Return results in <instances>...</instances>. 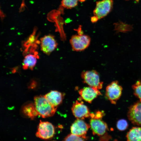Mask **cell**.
I'll list each match as a JSON object with an SVG mask.
<instances>
[{
	"label": "cell",
	"instance_id": "6da1fadb",
	"mask_svg": "<svg viewBox=\"0 0 141 141\" xmlns=\"http://www.w3.org/2000/svg\"><path fill=\"white\" fill-rule=\"evenodd\" d=\"M34 105L38 115L42 118L50 117L54 115L57 107L52 106L44 96H36L34 98Z\"/></svg>",
	"mask_w": 141,
	"mask_h": 141
},
{
	"label": "cell",
	"instance_id": "7a4b0ae2",
	"mask_svg": "<svg viewBox=\"0 0 141 141\" xmlns=\"http://www.w3.org/2000/svg\"><path fill=\"white\" fill-rule=\"evenodd\" d=\"M81 77L84 82L90 87L99 90L102 88L103 82L100 81L98 73L92 70L83 71Z\"/></svg>",
	"mask_w": 141,
	"mask_h": 141
},
{
	"label": "cell",
	"instance_id": "3957f363",
	"mask_svg": "<svg viewBox=\"0 0 141 141\" xmlns=\"http://www.w3.org/2000/svg\"><path fill=\"white\" fill-rule=\"evenodd\" d=\"M90 41L89 36L83 34L73 35L70 40L72 49L76 51H82L86 49L89 45Z\"/></svg>",
	"mask_w": 141,
	"mask_h": 141
},
{
	"label": "cell",
	"instance_id": "277c9868",
	"mask_svg": "<svg viewBox=\"0 0 141 141\" xmlns=\"http://www.w3.org/2000/svg\"><path fill=\"white\" fill-rule=\"evenodd\" d=\"M122 90L118 81H114L106 87L105 95L112 104H115L121 95Z\"/></svg>",
	"mask_w": 141,
	"mask_h": 141
},
{
	"label": "cell",
	"instance_id": "5b68a950",
	"mask_svg": "<svg viewBox=\"0 0 141 141\" xmlns=\"http://www.w3.org/2000/svg\"><path fill=\"white\" fill-rule=\"evenodd\" d=\"M113 4V0H102L97 2L93 11L94 15L99 20L104 17L111 11Z\"/></svg>",
	"mask_w": 141,
	"mask_h": 141
},
{
	"label": "cell",
	"instance_id": "8992f818",
	"mask_svg": "<svg viewBox=\"0 0 141 141\" xmlns=\"http://www.w3.org/2000/svg\"><path fill=\"white\" fill-rule=\"evenodd\" d=\"M55 133V128L51 123L40 120L36 135L37 137L44 139L52 138Z\"/></svg>",
	"mask_w": 141,
	"mask_h": 141
},
{
	"label": "cell",
	"instance_id": "52a82bcc",
	"mask_svg": "<svg viewBox=\"0 0 141 141\" xmlns=\"http://www.w3.org/2000/svg\"><path fill=\"white\" fill-rule=\"evenodd\" d=\"M127 117L133 124L141 126V101H137L130 107Z\"/></svg>",
	"mask_w": 141,
	"mask_h": 141
},
{
	"label": "cell",
	"instance_id": "ba28073f",
	"mask_svg": "<svg viewBox=\"0 0 141 141\" xmlns=\"http://www.w3.org/2000/svg\"><path fill=\"white\" fill-rule=\"evenodd\" d=\"M40 40L41 50L47 55H50L57 45L54 37L51 35L45 36L40 38Z\"/></svg>",
	"mask_w": 141,
	"mask_h": 141
},
{
	"label": "cell",
	"instance_id": "9c48e42d",
	"mask_svg": "<svg viewBox=\"0 0 141 141\" xmlns=\"http://www.w3.org/2000/svg\"><path fill=\"white\" fill-rule=\"evenodd\" d=\"M71 109L77 119H84L90 116L91 113L88 108L82 101H76L73 103Z\"/></svg>",
	"mask_w": 141,
	"mask_h": 141
},
{
	"label": "cell",
	"instance_id": "30bf717a",
	"mask_svg": "<svg viewBox=\"0 0 141 141\" xmlns=\"http://www.w3.org/2000/svg\"><path fill=\"white\" fill-rule=\"evenodd\" d=\"M90 127V125L82 119H77L71 126L70 130L72 133L87 139L86 134Z\"/></svg>",
	"mask_w": 141,
	"mask_h": 141
},
{
	"label": "cell",
	"instance_id": "8fae6325",
	"mask_svg": "<svg viewBox=\"0 0 141 141\" xmlns=\"http://www.w3.org/2000/svg\"><path fill=\"white\" fill-rule=\"evenodd\" d=\"M90 126L93 135L102 136L108 130L107 124L101 119L91 118L90 121Z\"/></svg>",
	"mask_w": 141,
	"mask_h": 141
},
{
	"label": "cell",
	"instance_id": "7c38bea8",
	"mask_svg": "<svg viewBox=\"0 0 141 141\" xmlns=\"http://www.w3.org/2000/svg\"><path fill=\"white\" fill-rule=\"evenodd\" d=\"M79 93L82 99L89 103L98 96L101 95L99 90L90 86L80 89Z\"/></svg>",
	"mask_w": 141,
	"mask_h": 141
},
{
	"label": "cell",
	"instance_id": "4fadbf2b",
	"mask_svg": "<svg viewBox=\"0 0 141 141\" xmlns=\"http://www.w3.org/2000/svg\"><path fill=\"white\" fill-rule=\"evenodd\" d=\"M44 96L50 103L55 107L62 103L63 97V95L57 91H51Z\"/></svg>",
	"mask_w": 141,
	"mask_h": 141
},
{
	"label": "cell",
	"instance_id": "5bb4252c",
	"mask_svg": "<svg viewBox=\"0 0 141 141\" xmlns=\"http://www.w3.org/2000/svg\"><path fill=\"white\" fill-rule=\"evenodd\" d=\"M126 137L127 141H141V127H133L127 133Z\"/></svg>",
	"mask_w": 141,
	"mask_h": 141
},
{
	"label": "cell",
	"instance_id": "9a60e30c",
	"mask_svg": "<svg viewBox=\"0 0 141 141\" xmlns=\"http://www.w3.org/2000/svg\"><path fill=\"white\" fill-rule=\"evenodd\" d=\"M37 62L36 55L29 54L25 56L23 61V68L24 69L29 68L33 70Z\"/></svg>",
	"mask_w": 141,
	"mask_h": 141
},
{
	"label": "cell",
	"instance_id": "2e32d148",
	"mask_svg": "<svg viewBox=\"0 0 141 141\" xmlns=\"http://www.w3.org/2000/svg\"><path fill=\"white\" fill-rule=\"evenodd\" d=\"M23 110L25 114L31 119H33L34 117L38 115L34 104L31 103L26 105L24 107Z\"/></svg>",
	"mask_w": 141,
	"mask_h": 141
},
{
	"label": "cell",
	"instance_id": "e0dca14e",
	"mask_svg": "<svg viewBox=\"0 0 141 141\" xmlns=\"http://www.w3.org/2000/svg\"><path fill=\"white\" fill-rule=\"evenodd\" d=\"M132 88L134 94L141 101V82L140 80L137 81L132 85Z\"/></svg>",
	"mask_w": 141,
	"mask_h": 141
},
{
	"label": "cell",
	"instance_id": "ac0fdd59",
	"mask_svg": "<svg viewBox=\"0 0 141 141\" xmlns=\"http://www.w3.org/2000/svg\"><path fill=\"white\" fill-rule=\"evenodd\" d=\"M79 0H62L61 5L67 9H71L77 6Z\"/></svg>",
	"mask_w": 141,
	"mask_h": 141
},
{
	"label": "cell",
	"instance_id": "d6986e66",
	"mask_svg": "<svg viewBox=\"0 0 141 141\" xmlns=\"http://www.w3.org/2000/svg\"><path fill=\"white\" fill-rule=\"evenodd\" d=\"M128 124L127 121L124 119L119 120L116 124L117 128L119 131H123L127 129Z\"/></svg>",
	"mask_w": 141,
	"mask_h": 141
},
{
	"label": "cell",
	"instance_id": "ffe728a7",
	"mask_svg": "<svg viewBox=\"0 0 141 141\" xmlns=\"http://www.w3.org/2000/svg\"><path fill=\"white\" fill-rule=\"evenodd\" d=\"M86 139L82 137L71 133L67 135L64 139V141H84Z\"/></svg>",
	"mask_w": 141,
	"mask_h": 141
},
{
	"label": "cell",
	"instance_id": "44dd1931",
	"mask_svg": "<svg viewBox=\"0 0 141 141\" xmlns=\"http://www.w3.org/2000/svg\"><path fill=\"white\" fill-rule=\"evenodd\" d=\"M104 113L102 111H98L95 114L91 113L90 116L91 118L102 119L104 115Z\"/></svg>",
	"mask_w": 141,
	"mask_h": 141
},
{
	"label": "cell",
	"instance_id": "7402d4cb",
	"mask_svg": "<svg viewBox=\"0 0 141 141\" xmlns=\"http://www.w3.org/2000/svg\"><path fill=\"white\" fill-rule=\"evenodd\" d=\"M98 20V17L95 15L92 17L91 19V21L93 23L97 22Z\"/></svg>",
	"mask_w": 141,
	"mask_h": 141
},
{
	"label": "cell",
	"instance_id": "603a6c76",
	"mask_svg": "<svg viewBox=\"0 0 141 141\" xmlns=\"http://www.w3.org/2000/svg\"><path fill=\"white\" fill-rule=\"evenodd\" d=\"M80 2H83L85 1L86 0H79Z\"/></svg>",
	"mask_w": 141,
	"mask_h": 141
},
{
	"label": "cell",
	"instance_id": "cb8c5ba5",
	"mask_svg": "<svg viewBox=\"0 0 141 141\" xmlns=\"http://www.w3.org/2000/svg\"></svg>",
	"mask_w": 141,
	"mask_h": 141
}]
</instances>
